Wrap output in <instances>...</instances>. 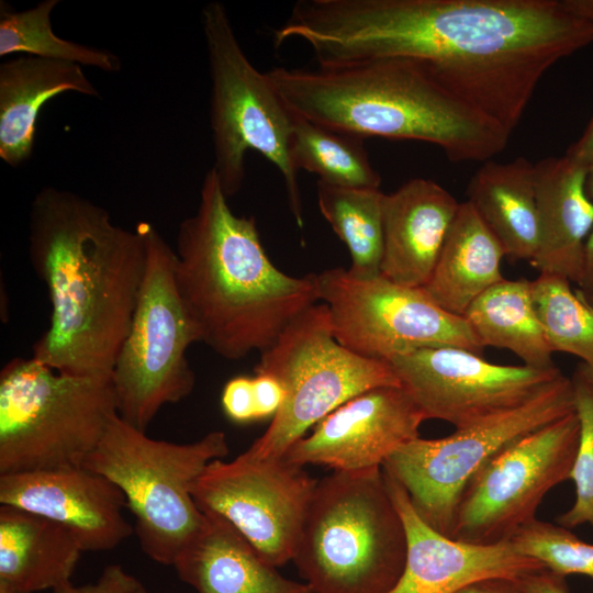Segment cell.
Here are the masks:
<instances>
[{"label": "cell", "mask_w": 593, "mask_h": 593, "mask_svg": "<svg viewBox=\"0 0 593 593\" xmlns=\"http://www.w3.org/2000/svg\"><path fill=\"white\" fill-rule=\"evenodd\" d=\"M318 67L404 57L512 133L537 85L593 43V23L560 0H299L277 30Z\"/></svg>", "instance_id": "cell-1"}, {"label": "cell", "mask_w": 593, "mask_h": 593, "mask_svg": "<svg viewBox=\"0 0 593 593\" xmlns=\"http://www.w3.org/2000/svg\"><path fill=\"white\" fill-rule=\"evenodd\" d=\"M27 244L52 304L32 357L61 373L110 377L145 272L143 236L101 205L48 186L31 203Z\"/></svg>", "instance_id": "cell-2"}, {"label": "cell", "mask_w": 593, "mask_h": 593, "mask_svg": "<svg viewBox=\"0 0 593 593\" xmlns=\"http://www.w3.org/2000/svg\"><path fill=\"white\" fill-rule=\"evenodd\" d=\"M174 250L177 290L199 342L225 359L264 353L320 301L316 275L289 276L271 262L255 217L231 210L212 168Z\"/></svg>", "instance_id": "cell-3"}, {"label": "cell", "mask_w": 593, "mask_h": 593, "mask_svg": "<svg viewBox=\"0 0 593 593\" xmlns=\"http://www.w3.org/2000/svg\"><path fill=\"white\" fill-rule=\"evenodd\" d=\"M266 76L294 115L362 138L429 143L454 163L490 160L511 136L412 58L387 57L313 70L276 67Z\"/></svg>", "instance_id": "cell-4"}, {"label": "cell", "mask_w": 593, "mask_h": 593, "mask_svg": "<svg viewBox=\"0 0 593 593\" xmlns=\"http://www.w3.org/2000/svg\"><path fill=\"white\" fill-rule=\"evenodd\" d=\"M406 548L382 467L334 471L316 482L292 561L313 593H389Z\"/></svg>", "instance_id": "cell-5"}, {"label": "cell", "mask_w": 593, "mask_h": 593, "mask_svg": "<svg viewBox=\"0 0 593 593\" xmlns=\"http://www.w3.org/2000/svg\"><path fill=\"white\" fill-rule=\"evenodd\" d=\"M228 452L221 430L178 444L152 438L118 414L83 467L122 491L144 553L157 563L174 566L205 523L192 488L210 462Z\"/></svg>", "instance_id": "cell-6"}, {"label": "cell", "mask_w": 593, "mask_h": 593, "mask_svg": "<svg viewBox=\"0 0 593 593\" xmlns=\"http://www.w3.org/2000/svg\"><path fill=\"white\" fill-rule=\"evenodd\" d=\"M115 415L111 376L11 359L0 372V474L83 466Z\"/></svg>", "instance_id": "cell-7"}, {"label": "cell", "mask_w": 593, "mask_h": 593, "mask_svg": "<svg viewBox=\"0 0 593 593\" xmlns=\"http://www.w3.org/2000/svg\"><path fill=\"white\" fill-rule=\"evenodd\" d=\"M201 24L211 78L212 169L231 198L245 180L247 150L259 153L280 171L289 209L303 227L299 171L290 155L293 113L266 72L258 71L246 56L224 4L206 3Z\"/></svg>", "instance_id": "cell-8"}, {"label": "cell", "mask_w": 593, "mask_h": 593, "mask_svg": "<svg viewBox=\"0 0 593 593\" xmlns=\"http://www.w3.org/2000/svg\"><path fill=\"white\" fill-rule=\"evenodd\" d=\"M146 266L128 332L111 379L119 416L141 430L166 404L187 398L195 383L187 349L199 342L175 280V250L147 221L136 224Z\"/></svg>", "instance_id": "cell-9"}, {"label": "cell", "mask_w": 593, "mask_h": 593, "mask_svg": "<svg viewBox=\"0 0 593 593\" xmlns=\"http://www.w3.org/2000/svg\"><path fill=\"white\" fill-rule=\"evenodd\" d=\"M254 371L277 379L286 393L266 432L245 451L257 459H281L309 428L354 396L401 385L389 362L359 356L335 339L323 303L296 317L260 354Z\"/></svg>", "instance_id": "cell-10"}, {"label": "cell", "mask_w": 593, "mask_h": 593, "mask_svg": "<svg viewBox=\"0 0 593 593\" xmlns=\"http://www.w3.org/2000/svg\"><path fill=\"white\" fill-rule=\"evenodd\" d=\"M572 412V379L561 374L519 406L446 437L405 443L382 470L405 490L426 524L451 537L457 506L472 475L507 445Z\"/></svg>", "instance_id": "cell-11"}, {"label": "cell", "mask_w": 593, "mask_h": 593, "mask_svg": "<svg viewBox=\"0 0 593 593\" xmlns=\"http://www.w3.org/2000/svg\"><path fill=\"white\" fill-rule=\"evenodd\" d=\"M335 339L346 349L389 362L427 347H484L463 316L439 306L424 290L383 276L359 278L338 267L316 275Z\"/></svg>", "instance_id": "cell-12"}, {"label": "cell", "mask_w": 593, "mask_h": 593, "mask_svg": "<svg viewBox=\"0 0 593 593\" xmlns=\"http://www.w3.org/2000/svg\"><path fill=\"white\" fill-rule=\"evenodd\" d=\"M579 438L572 412L492 456L461 494L451 538L472 545L510 541L536 518L548 491L570 479Z\"/></svg>", "instance_id": "cell-13"}, {"label": "cell", "mask_w": 593, "mask_h": 593, "mask_svg": "<svg viewBox=\"0 0 593 593\" xmlns=\"http://www.w3.org/2000/svg\"><path fill=\"white\" fill-rule=\"evenodd\" d=\"M317 480L281 459L245 451L208 465L192 488L202 512L226 519L269 564L293 559Z\"/></svg>", "instance_id": "cell-14"}, {"label": "cell", "mask_w": 593, "mask_h": 593, "mask_svg": "<svg viewBox=\"0 0 593 593\" xmlns=\"http://www.w3.org/2000/svg\"><path fill=\"white\" fill-rule=\"evenodd\" d=\"M425 419L456 429L527 402L562 372L557 368L496 365L465 348H421L389 361Z\"/></svg>", "instance_id": "cell-15"}, {"label": "cell", "mask_w": 593, "mask_h": 593, "mask_svg": "<svg viewBox=\"0 0 593 593\" xmlns=\"http://www.w3.org/2000/svg\"><path fill=\"white\" fill-rule=\"evenodd\" d=\"M424 421L402 385L373 388L329 413L282 459L298 467L326 466L343 472L381 468L399 447L419 437Z\"/></svg>", "instance_id": "cell-16"}, {"label": "cell", "mask_w": 593, "mask_h": 593, "mask_svg": "<svg viewBox=\"0 0 593 593\" xmlns=\"http://www.w3.org/2000/svg\"><path fill=\"white\" fill-rule=\"evenodd\" d=\"M0 503L58 523L83 551L111 550L134 532L122 491L83 466L0 474Z\"/></svg>", "instance_id": "cell-17"}, {"label": "cell", "mask_w": 593, "mask_h": 593, "mask_svg": "<svg viewBox=\"0 0 593 593\" xmlns=\"http://www.w3.org/2000/svg\"><path fill=\"white\" fill-rule=\"evenodd\" d=\"M383 474L407 539L403 573L389 593H455L484 578L522 579L546 569L519 553L511 541L472 545L440 534L418 516L405 490Z\"/></svg>", "instance_id": "cell-18"}, {"label": "cell", "mask_w": 593, "mask_h": 593, "mask_svg": "<svg viewBox=\"0 0 593 593\" xmlns=\"http://www.w3.org/2000/svg\"><path fill=\"white\" fill-rule=\"evenodd\" d=\"M460 203L439 183L413 178L383 201L380 273L405 287L424 288Z\"/></svg>", "instance_id": "cell-19"}, {"label": "cell", "mask_w": 593, "mask_h": 593, "mask_svg": "<svg viewBox=\"0 0 593 593\" xmlns=\"http://www.w3.org/2000/svg\"><path fill=\"white\" fill-rule=\"evenodd\" d=\"M586 164L568 155L535 164L538 248L530 265L580 284L583 250L593 230V202L585 189Z\"/></svg>", "instance_id": "cell-20"}, {"label": "cell", "mask_w": 593, "mask_h": 593, "mask_svg": "<svg viewBox=\"0 0 593 593\" xmlns=\"http://www.w3.org/2000/svg\"><path fill=\"white\" fill-rule=\"evenodd\" d=\"M203 513L202 530L172 566L197 593H313L280 574L226 519Z\"/></svg>", "instance_id": "cell-21"}, {"label": "cell", "mask_w": 593, "mask_h": 593, "mask_svg": "<svg viewBox=\"0 0 593 593\" xmlns=\"http://www.w3.org/2000/svg\"><path fill=\"white\" fill-rule=\"evenodd\" d=\"M67 92L99 97L75 63L22 55L0 65V158L5 164L16 167L31 157L41 109Z\"/></svg>", "instance_id": "cell-22"}, {"label": "cell", "mask_w": 593, "mask_h": 593, "mask_svg": "<svg viewBox=\"0 0 593 593\" xmlns=\"http://www.w3.org/2000/svg\"><path fill=\"white\" fill-rule=\"evenodd\" d=\"M82 552L77 538L58 523L0 506V582L20 593L54 591L70 583Z\"/></svg>", "instance_id": "cell-23"}, {"label": "cell", "mask_w": 593, "mask_h": 593, "mask_svg": "<svg viewBox=\"0 0 593 593\" xmlns=\"http://www.w3.org/2000/svg\"><path fill=\"white\" fill-rule=\"evenodd\" d=\"M505 250L473 205L460 203L426 293L446 311L463 316L485 290L504 279L501 262Z\"/></svg>", "instance_id": "cell-24"}, {"label": "cell", "mask_w": 593, "mask_h": 593, "mask_svg": "<svg viewBox=\"0 0 593 593\" xmlns=\"http://www.w3.org/2000/svg\"><path fill=\"white\" fill-rule=\"evenodd\" d=\"M467 194L505 255L530 262L538 248L535 164L525 157L486 160L471 178Z\"/></svg>", "instance_id": "cell-25"}, {"label": "cell", "mask_w": 593, "mask_h": 593, "mask_svg": "<svg viewBox=\"0 0 593 593\" xmlns=\"http://www.w3.org/2000/svg\"><path fill=\"white\" fill-rule=\"evenodd\" d=\"M463 317L483 347L507 349L528 367H556L535 309L532 281L503 279L480 294Z\"/></svg>", "instance_id": "cell-26"}, {"label": "cell", "mask_w": 593, "mask_h": 593, "mask_svg": "<svg viewBox=\"0 0 593 593\" xmlns=\"http://www.w3.org/2000/svg\"><path fill=\"white\" fill-rule=\"evenodd\" d=\"M380 188L317 182L318 209L351 257L349 271L359 278L380 273L383 253V201Z\"/></svg>", "instance_id": "cell-27"}, {"label": "cell", "mask_w": 593, "mask_h": 593, "mask_svg": "<svg viewBox=\"0 0 593 593\" xmlns=\"http://www.w3.org/2000/svg\"><path fill=\"white\" fill-rule=\"evenodd\" d=\"M294 115V114H293ZM290 155L294 168L318 176V181L340 187L380 188L365 138L338 132L294 115Z\"/></svg>", "instance_id": "cell-28"}, {"label": "cell", "mask_w": 593, "mask_h": 593, "mask_svg": "<svg viewBox=\"0 0 593 593\" xmlns=\"http://www.w3.org/2000/svg\"><path fill=\"white\" fill-rule=\"evenodd\" d=\"M59 0H43L34 7L15 11L0 4V56L22 54L94 67L105 72L122 68L120 57L104 48L79 44L57 36L51 15Z\"/></svg>", "instance_id": "cell-29"}, {"label": "cell", "mask_w": 593, "mask_h": 593, "mask_svg": "<svg viewBox=\"0 0 593 593\" xmlns=\"http://www.w3.org/2000/svg\"><path fill=\"white\" fill-rule=\"evenodd\" d=\"M559 275L539 273L532 281L538 317L553 350L571 354L593 368V304Z\"/></svg>", "instance_id": "cell-30"}, {"label": "cell", "mask_w": 593, "mask_h": 593, "mask_svg": "<svg viewBox=\"0 0 593 593\" xmlns=\"http://www.w3.org/2000/svg\"><path fill=\"white\" fill-rule=\"evenodd\" d=\"M510 541L519 553L538 560L558 575L582 574L593 580V544L567 527L535 518Z\"/></svg>", "instance_id": "cell-31"}, {"label": "cell", "mask_w": 593, "mask_h": 593, "mask_svg": "<svg viewBox=\"0 0 593 593\" xmlns=\"http://www.w3.org/2000/svg\"><path fill=\"white\" fill-rule=\"evenodd\" d=\"M573 403L580 423V438L570 479L575 486L571 508L556 521L569 529L585 523L593 527V385L574 373Z\"/></svg>", "instance_id": "cell-32"}, {"label": "cell", "mask_w": 593, "mask_h": 593, "mask_svg": "<svg viewBox=\"0 0 593 593\" xmlns=\"http://www.w3.org/2000/svg\"><path fill=\"white\" fill-rule=\"evenodd\" d=\"M222 406L227 417L236 423L256 421L253 378L238 376L227 381L222 392Z\"/></svg>", "instance_id": "cell-33"}, {"label": "cell", "mask_w": 593, "mask_h": 593, "mask_svg": "<svg viewBox=\"0 0 593 593\" xmlns=\"http://www.w3.org/2000/svg\"><path fill=\"white\" fill-rule=\"evenodd\" d=\"M139 584L141 582L120 564H111L105 567L92 583L74 585L70 582L55 589L53 593H132Z\"/></svg>", "instance_id": "cell-34"}, {"label": "cell", "mask_w": 593, "mask_h": 593, "mask_svg": "<svg viewBox=\"0 0 593 593\" xmlns=\"http://www.w3.org/2000/svg\"><path fill=\"white\" fill-rule=\"evenodd\" d=\"M256 419L275 416L284 402L286 393L280 382L268 374L253 377Z\"/></svg>", "instance_id": "cell-35"}, {"label": "cell", "mask_w": 593, "mask_h": 593, "mask_svg": "<svg viewBox=\"0 0 593 593\" xmlns=\"http://www.w3.org/2000/svg\"><path fill=\"white\" fill-rule=\"evenodd\" d=\"M521 581L528 593H570L566 578L548 569L525 575Z\"/></svg>", "instance_id": "cell-36"}, {"label": "cell", "mask_w": 593, "mask_h": 593, "mask_svg": "<svg viewBox=\"0 0 593 593\" xmlns=\"http://www.w3.org/2000/svg\"><path fill=\"white\" fill-rule=\"evenodd\" d=\"M455 593H528L521 579L505 577L484 578L471 582Z\"/></svg>", "instance_id": "cell-37"}, {"label": "cell", "mask_w": 593, "mask_h": 593, "mask_svg": "<svg viewBox=\"0 0 593 593\" xmlns=\"http://www.w3.org/2000/svg\"><path fill=\"white\" fill-rule=\"evenodd\" d=\"M566 155L584 164L593 158V118L581 137L570 145Z\"/></svg>", "instance_id": "cell-38"}, {"label": "cell", "mask_w": 593, "mask_h": 593, "mask_svg": "<svg viewBox=\"0 0 593 593\" xmlns=\"http://www.w3.org/2000/svg\"><path fill=\"white\" fill-rule=\"evenodd\" d=\"M579 287L588 298L593 299V230L585 240Z\"/></svg>", "instance_id": "cell-39"}, {"label": "cell", "mask_w": 593, "mask_h": 593, "mask_svg": "<svg viewBox=\"0 0 593 593\" xmlns=\"http://www.w3.org/2000/svg\"><path fill=\"white\" fill-rule=\"evenodd\" d=\"M562 7L571 14L593 23V0H560Z\"/></svg>", "instance_id": "cell-40"}, {"label": "cell", "mask_w": 593, "mask_h": 593, "mask_svg": "<svg viewBox=\"0 0 593 593\" xmlns=\"http://www.w3.org/2000/svg\"><path fill=\"white\" fill-rule=\"evenodd\" d=\"M585 189L589 198L593 202V158L586 164Z\"/></svg>", "instance_id": "cell-41"}, {"label": "cell", "mask_w": 593, "mask_h": 593, "mask_svg": "<svg viewBox=\"0 0 593 593\" xmlns=\"http://www.w3.org/2000/svg\"><path fill=\"white\" fill-rule=\"evenodd\" d=\"M575 373H578L579 376H581L584 380H586L588 382H590L592 385H593V368L584 365V363H580L577 368V371Z\"/></svg>", "instance_id": "cell-42"}, {"label": "cell", "mask_w": 593, "mask_h": 593, "mask_svg": "<svg viewBox=\"0 0 593 593\" xmlns=\"http://www.w3.org/2000/svg\"><path fill=\"white\" fill-rule=\"evenodd\" d=\"M0 593H20V592L7 583L0 582Z\"/></svg>", "instance_id": "cell-43"}, {"label": "cell", "mask_w": 593, "mask_h": 593, "mask_svg": "<svg viewBox=\"0 0 593 593\" xmlns=\"http://www.w3.org/2000/svg\"><path fill=\"white\" fill-rule=\"evenodd\" d=\"M132 593H147V591L142 584H139Z\"/></svg>", "instance_id": "cell-44"}, {"label": "cell", "mask_w": 593, "mask_h": 593, "mask_svg": "<svg viewBox=\"0 0 593 593\" xmlns=\"http://www.w3.org/2000/svg\"><path fill=\"white\" fill-rule=\"evenodd\" d=\"M586 298H588V296H586ZM588 299H589V301L593 304V299H591V298H588Z\"/></svg>", "instance_id": "cell-45"}]
</instances>
